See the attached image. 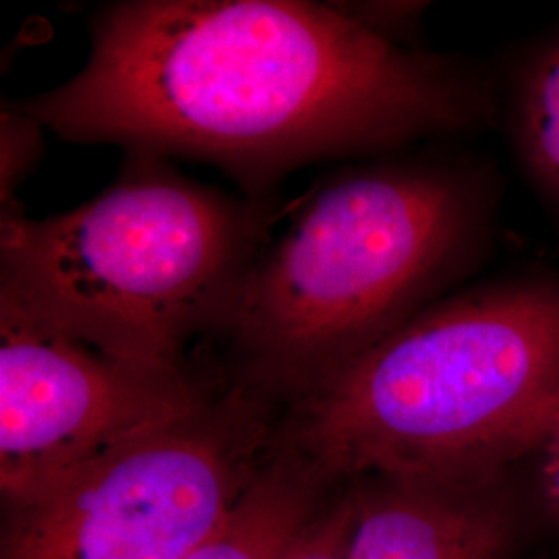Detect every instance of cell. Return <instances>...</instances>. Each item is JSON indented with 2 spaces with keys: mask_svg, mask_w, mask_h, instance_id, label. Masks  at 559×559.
<instances>
[{
  "mask_svg": "<svg viewBox=\"0 0 559 559\" xmlns=\"http://www.w3.org/2000/svg\"><path fill=\"white\" fill-rule=\"evenodd\" d=\"M185 371L110 355L0 307V489L34 500L83 466L195 411Z\"/></svg>",
  "mask_w": 559,
  "mask_h": 559,
  "instance_id": "obj_6",
  "label": "cell"
},
{
  "mask_svg": "<svg viewBox=\"0 0 559 559\" xmlns=\"http://www.w3.org/2000/svg\"><path fill=\"white\" fill-rule=\"evenodd\" d=\"M325 483L309 462L274 445L221 531L187 559H278L318 514Z\"/></svg>",
  "mask_w": 559,
  "mask_h": 559,
  "instance_id": "obj_8",
  "label": "cell"
},
{
  "mask_svg": "<svg viewBox=\"0 0 559 559\" xmlns=\"http://www.w3.org/2000/svg\"><path fill=\"white\" fill-rule=\"evenodd\" d=\"M355 508L344 493L330 510L318 512L278 559H350Z\"/></svg>",
  "mask_w": 559,
  "mask_h": 559,
  "instance_id": "obj_11",
  "label": "cell"
},
{
  "mask_svg": "<svg viewBox=\"0 0 559 559\" xmlns=\"http://www.w3.org/2000/svg\"><path fill=\"white\" fill-rule=\"evenodd\" d=\"M274 195H230L166 158L127 154L94 200L48 218L0 210V307L140 365L185 371L216 338L272 240Z\"/></svg>",
  "mask_w": 559,
  "mask_h": 559,
  "instance_id": "obj_3",
  "label": "cell"
},
{
  "mask_svg": "<svg viewBox=\"0 0 559 559\" xmlns=\"http://www.w3.org/2000/svg\"><path fill=\"white\" fill-rule=\"evenodd\" d=\"M350 559H514L539 514L514 471L459 477L348 480Z\"/></svg>",
  "mask_w": 559,
  "mask_h": 559,
  "instance_id": "obj_7",
  "label": "cell"
},
{
  "mask_svg": "<svg viewBox=\"0 0 559 559\" xmlns=\"http://www.w3.org/2000/svg\"><path fill=\"white\" fill-rule=\"evenodd\" d=\"M535 459L537 475L531 489L539 514L543 512L547 519L559 524V419L535 452Z\"/></svg>",
  "mask_w": 559,
  "mask_h": 559,
  "instance_id": "obj_13",
  "label": "cell"
},
{
  "mask_svg": "<svg viewBox=\"0 0 559 559\" xmlns=\"http://www.w3.org/2000/svg\"><path fill=\"white\" fill-rule=\"evenodd\" d=\"M559 419V288L480 290L423 309L290 402L276 441L323 479L514 471Z\"/></svg>",
  "mask_w": 559,
  "mask_h": 559,
  "instance_id": "obj_2",
  "label": "cell"
},
{
  "mask_svg": "<svg viewBox=\"0 0 559 559\" xmlns=\"http://www.w3.org/2000/svg\"><path fill=\"white\" fill-rule=\"evenodd\" d=\"M272 396L239 383L11 508L2 559H187L274 450Z\"/></svg>",
  "mask_w": 559,
  "mask_h": 559,
  "instance_id": "obj_5",
  "label": "cell"
},
{
  "mask_svg": "<svg viewBox=\"0 0 559 559\" xmlns=\"http://www.w3.org/2000/svg\"><path fill=\"white\" fill-rule=\"evenodd\" d=\"M13 104L62 140L207 162L261 198L300 166L460 129L477 94L332 2L122 0L78 75Z\"/></svg>",
  "mask_w": 559,
  "mask_h": 559,
  "instance_id": "obj_1",
  "label": "cell"
},
{
  "mask_svg": "<svg viewBox=\"0 0 559 559\" xmlns=\"http://www.w3.org/2000/svg\"><path fill=\"white\" fill-rule=\"evenodd\" d=\"M44 154V124L20 110L13 102L0 115V203L2 210L17 205L15 191Z\"/></svg>",
  "mask_w": 559,
  "mask_h": 559,
  "instance_id": "obj_10",
  "label": "cell"
},
{
  "mask_svg": "<svg viewBox=\"0 0 559 559\" xmlns=\"http://www.w3.org/2000/svg\"><path fill=\"white\" fill-rule=\"evenodd\" d=\"M522 124L531 160L559 187V48L543 60L526 87Z\"/></svg>",
  "mask_w": 559,
  "mask_h": 559,
  "instance_id": "obj_9",
  "label": "cell"
},
{
  "mask_svg": "<svg viewBox=\"0 0 559 559\" xmlns=\"http://www.w3.org/2000/svg\"><path fill=\"white\" fill-rule=\"evenodd\" d=\"M346 20L357 23L381 40L396 44L394 38L404 34L417 20L423 4L411 2H332Z\"/></svg>",
  "mask_w": 559,
  "mask_h": 559,
  "instance_id": "obj_12",
  "label": "cell"
},
{
  "mask_svg": "<svg viewBox=\"0 0 559 559\" xmlns=\"http://www.w3.org/2000/svg\"><path fill=\"white\" fill-rule=\"evenodd\" d=\"M471 233V198L448 173H340L261 249L216 338L240 383L300 399L420 313Z\"/></svg>",
  "mask_w": 559,
  "mask_h": 559,
  "instance_id": "obj_4",
  "label": "cell"
}]
</instances>
